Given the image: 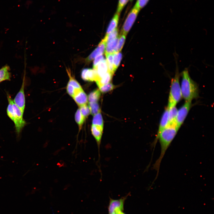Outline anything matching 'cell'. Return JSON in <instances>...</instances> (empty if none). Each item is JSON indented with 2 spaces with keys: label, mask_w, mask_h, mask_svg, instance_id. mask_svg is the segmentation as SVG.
Here are the masks:
<instances>
[{
  "label": "cell",
  "mask_w": 214,
  "mask_h": 214,
  "mask_svg": "<svg viewBox=\"0 0 214 214\" xmlns=\"http://www.w3.org/2000/svg\"><path fill=\"white\" fill-rule=\"evenodd\" d=\"M179 129L175 123L169 124L162 130L158 137L157 141L159 140L160 147V153L159 158L153 166V169L157 171V176L162 159Z\"/></svg>",
  "instance_id": "6da1fadb"
},
{
  "label": "cell",
  "mask_w": 214,
  "mask_h": 214,
  "mask_svg": "<svg viewBox=\"0 0 214 214\" xmlns=\"http://www.w3.org/2000/svg\"><path fill=\"white\" fill-rule=\"evenodd\" d=\"M180 75L182 77L180 88L182 97L185 101H191L199 97L198 85L191 77L188 68H185Z\"/></svg>",
  "instance_id": "7a4b0ae2"
},
{
  "label": "cell",
  "mask_w": 214,
  "mask_h": 214,
  "mask_svg": "<svg viewBox=\"0 0 214 214\" xmlns=\"http://www.w3.org/2000/svg\"><path fill=\"white\" fill-rule=\"evenodd\" d=\"M176 67L175 74L171 81L168 104V108L176 106L182 97L180 82V74L179 72L177 59H176Z\"/></svg>",
  "instance_id": "3957f363"
},
{
  "label": "cell",
  "mask_w": 214,
  "mask_h": 214,
  "mask_svg": "<svg viewBox=\"0 0 214 214\" xmlns=\"http://www.w3.org/2000/svg\"><path fill=\"white\" fill-rule=\"evenodd\" d=\"M12 106L14 111L13 121L15 124V131L17 136L19 137L22 129L26 123L23 118V114L13 101Z\"/></svg>",
  "instance_id": "277c9868"
},
{
  "label": "cell",
  "mask_w": 214,
  "mask_h": 214,
  "mask_svg": "<svg viewBox=\"0 0 214 214\" xmlns=\"http://www.w3.org/2000/svg\"><path fill=\"white\" fill-rule=\"evenodd\" d=\"M140 10L135 5L129 12L124 23L122 34L126 35L134 23Z\"/></svg>",
  "instance_id": "5b68a950"
},
{
  "label": "cell",
  "mask_w": 214,
  "mask_h": 214,
  "mask_svg": "<svg viewBox=\"0 0 214 214\" xmlns=\"http://www.w3.org/2000/svg\"><path fill=\"white\" fill-rule=\"evenodd\" d=\"M191 106V101H185L183 105L177 110L175 123L179 128L183 123Z\"/></svg>",
  "instance_id": "8992f818"
},
{
  "label": "cell",
  "mask_w": 214,
  "mask_h": 214,
  "mask_svg": "<svg viewBox=\"0 0 214 214\" xmlns=\"http://www.w3.org/2000/svg\"><path fill=\"white\" fill-rule=\"evenodd\" d=\"M129 195L128 194L118 199H114L110 198L108 207L109 214H111L118 210L123 211L125 201Z\"/></svg>",
  "instance_id": "52a82bcc"
},
{
  "label": "cell",
  "mask_w": 214,
  "mask_h": 214,
  "mask_svg": "<svg viewBox=\"0 0 214 214\" xmlns=\"http://www.w3.org/2000/svg\"><path fill=\"white\" fill-rule=\"evenodd\" d=\"M24 87V79H23L21 87L13 100V102L20 108L23 114L25 106Z\"/></svg>",
  "instance_id": "ba28073f"
},
{
  "label": "cell",
  "mask_w": 214,
  "mask_h": 214,
  "mask_svg": "<svg viewBox=\"0 0 214 214\" xmlns=\"http://www.w3.org/2000/svg\"><path fill=\"white\" fill-rule=\"evenodd\" d=\"M169 125L168 108L167 107L161 117L158 129L155 139L153 142L152 146L155 148L157 142V139L160 133Z\"/></svg>",
  "instance_id": "9c48e42d"
},
{
  "label": "cell",
  "mask_w": 214,
  "mask_h": 214,
  "mask_svg": "<svg viewBox=\"0 0 214 214\" xmlns=\"http://www.w3.org/2000/svg\"><path fill=\"white\" fill-rule=\"evenodd\" d=\"M103 127L92 125L91 127L92 133L95 139L98 149L99 157H100V150L103 135Z\"/></svg>",
  "instance_id": "30bf717a"
},
{
  "label": "cell",
  "mask_w": 214,
  "mask_h": 214,
  "mask_svg": "<svg viewBox=\"0 0 214 214\" xmlns=\"http://www.w3.org/2000/svg\"><path fill=\"white\" fill-rule=\"evenodd\" d=\"M81 76L82 78L86 81H96L98 79L97 72L94 69H83L81 72Z\"/></svg>",
  "instance_id": "8fae6325"
},
{
  "label": "cell",
  "mask_w": 214,
  "mask_h": 214,
  "mask_svg": "<svg viewBox=\"0 0 214 214\" xmlns=\"http://www.w3.org/2000/svg\"><path fill=\"white\" fill-rule=\"evenodd\" d=\"M106 43L103 40L99 43L97 48L90 54L87 59L88 61L93 59L97 56L102 55L105 51Z\"/></svg>",
  "instance_id": "7c38bea8"
},
{
  "label": "cell",
  "mask_w": 214,
  "mask_h": 214,
  "mask_svg": "<svg viewBox=\"0 0 214 214\" xmlns=\"http://www.w3.org/2000/svg\"><path fill=\"white\" fill-rule=\"evenodd\" d=\"M73 98L80 106L86 104L88 101V97L82 89L76 93Z\"/></svg>",
  "instance_id": "4fadbf2b"
},
{
  "label": "cell",
  "mask_w": 214,
  "mask_h": 214,
  "mask_svg": "<svg viewBox=\"0 0 214 214\" xmlns=\"http://www.w3.org/2000/svg\"><path fill=\"white\" fill-rule=\"evenodd\" d=\"M94 69L97 72L98 76L97 79L101 77L108 71V66L106 60L104 59Z\"/></svg>",
  "instance_id": "5bb4252c"
},
{
  "label": "cell",
  "mask_w": 214,
  "mask_h": 214,
  "mask_svg": "<svg viewBox=\"0 0 214 214\" xmlns=\"http://www.w3.org/2000/svg\"><path fill=\"white\" fill-rule=\"evenodd\" d=\"M10 67L6 64L0 69V82L5 81H9L11 77Z\"/></svg>",
  "instance_id": "9a60e30c"
},
{
  "label": "cell",
  "mask_w": 214,
  "mask_h": 214,
  "mask_svg": "<svg viewBox=\"0 0 214 214\" xmlns=\"http://www.w3.org/2000/svg\"><path fill=\"white\" fill-rule=\"evenodd\" d=\"M120 15L116 12L110 21L107 28L106 35L110 33L117 28L118 25Z\"/></svg>",
  "instance_id": "2e32d148"
},
{
  "label": "cell",
  "mask_w": 214,
  "mask_h": 214,
  "mask_svg": "<svg viewBox=\"0 0 214 214\" xmlns=\"http://www.w3.org/2000/svg\"><path fill=\"white\" fill-rule=\"evenodd\" d=\"M113 75L111 73L108 71L101 77L98 79L96 82L98 87L109 83L111 80Z\"/></svg>",
  "instance_id": "e0dca14e"
},
{
  "label": "cell",
  "mask_w": 214,
  "mask_h": 214,
  "mask_svg": "<svg viewBox=\"0 0 214 214\" xmlns=\"http://www.w3.org/2000/svg\"><path fill=\"white\" fill-rule=\"evenodd\" d=\"M119 36L113 40L106 43L105 49V54H113L117 45Z\"/></svg>",
  "instance_id": "ac0fdd59"
},
{
  "label": "cell",
  "mask_w": 214,
  "mask_h": 214,
  "mask_svg": "<svg viewBox=\"0 0 214 214\" xmlns=\"http://www.w3.org/2000/svg\"><path fill=\"white\" fill-rule=\"evenodd\" d=\"M167 107L168 108L169 124L175 123L178 110L176 106Z\"/></svg>",
  "instance_id": "d6986e66"
},
{
  "label": "cell",
  "mask_w": 214,
  "mask_h": 214,
  "mask_svg": "<svg viewBox=\"0 0 214 214\" xmlns=\"http://www.w3.org/2000/svg\"><path fill=\"white\" fill-rule=\"evenodd\" d=\"M101 95V92L97 89L91 92L88 95V99L89 103L97 102Z\"/></svg>",
  "instance_id": "ffe728a7"
},
{
  "label": "cell",
  "mask_w": 214,
  "mask_h": 214,
  "mask_svg": "<svg viewBox=\"0 0 214 214\" xmlns=\"http://www.w3.org/2000/svg\"><path fill=\"white\" fill-rule=\"evenodd\" d=\"M92 125L103 127V122L101 111L94 115Z\"/></svg>",
  "instance_id": "44dd1931"
},
{
  "label": "cell",
  "mask_w": 214,
  "mask_h": 214,
  "mask_svg": "<svg viewBox=\"0 0 214 214\" xmlns=\"http://www.w3.org/2000/svg\"><path fill=\"white\" fill-rule=\"evenodd\" d=\"M7 97L9 103L7 109V114L9 117L13 121L14 116V111L12 106L13 100L9 95H8Z\"/></svg>",
  "instance_id": "7402d4cb"
},
{
  "label": "cell",
  "mask_w": 214,
  "mask_h": 214,
  "mask_svg": "<svg viewBox=\"0 0 214 214\" xmlns=\"http://www.w3.org/2000/svg\"><path fill=\"white\" fill-rule=\"evenodd\" d=\"M75 117V120L78 125L79 129H80L86 118L82 114L79 108L76 111Z\"/></svg>",
  "instance_id": "603a6c76"
},
{
  "label": "cell",
  "mask_w": 214,
  "mask_h": 214,
  "mask_svg": "<svg viewBox=\"0 0 214 214\" xmlns=\"http://www.w3.org/2000/svg\"><path fill=\"white\" fill-rule=\"evenodd\" d=\"M126 36L121 34V35L119 36L118 42L114 53L120 52L121 50L125 41Z\"/></svg>",
  "instance_id": "cb8c5ba5"
},
{
  "label": "cell",
  "mask_w": 214,
  "mask_h": 214,
  "mask_svg": "<svg viewBox=\"0 0 214 214\" xmlns=\"http://www.w3.org/2000/svg\"><path fill=\"white\" fill-rule=\"evenodd\" d=\"M118 30L116 28L109 34L106 35L103 39L106 43L115 39L118 36Z\"/></svg>",
  "instance_id": "d4e9b609"
},
{
  "label": "cell",
  "mask_w": 214,
  "mask_h": 214,
  "mask_svg": "<svg viewBox=\"0 0 214 214\" xmlns=\"http://www.w3.org/2000/svg\"><path fill=\"white\" fill-rule=\"evenodd\" d=\"M122 58V54L120 52L113 53V65L115 71L119 66Z\"/></svg>",
  "instance_id": "484cf974"
},
{
  "label": "cell",
  "mask_w": 214,
  "mask_h": 214,
  "mask_svg": "<svg viewBox=\"0 0 214 214\" xmlns=\"http://www.w3.org/2000/svg\"><path fill=\"white\" fill-rule=\"evenodd\" d=\"M88 106L90 110V113L92 115H94L100 111L97 102L89 103Z\"/></svg>",
  "instance_id": "4316f807"
},
{
  "label": "cell",
  "mask_w": 214,
  "mask_h": 214,
  "mask_svg": "<svg viewBox=\"0 0 214 214\" xmlns=\"http://www.w3.org/2000/svg\"><path fill=\"white\" fill-rule=\"evenodd\" d=\"M114 88V86L111 83H109L102 85L99 89L103 93H106L112 90Z\"/></svg>",
  "instance_id": "83f0119b"
},
{
  "label": "cell",
  "mask_w": 214,
  "mask_h": 214,
  "mask_svg": "<svg viewBox=\"0 0 214 214\" xmlns=\"http://www.w3.org/2000/svg\"><path fill=\"white\" fill-rule=\"evenodd\" d=\"M68 74L69 76L70 79L68 84L70 85L74 88L77 89H82L80 84L70 74L69 71L67 70Z\"/></svg>",
  "instance_id": "f1b7e54d"
},
{
  "label": "cell",
  "mask_w": 214,
  "mask_h": 214,
  "mask_svg": "<svg viewBox=\"0 0 214 214\" xmlns=\"http://www.w3.org/2000/svg\"><path fill=\"white\" fill-rule=\"evenodd\" d=\"M129 0H119L116 13L120 15L123 9Z\"/></svg>",
  "instance_id": "f546056e"
},
{
  "label": "cell",
  "mask_w": 214,
  "mask_h": 214,
  "mask_svg": "<svg viewBox=\"0 0 214 214\" xmlns=\"http://www.w3.org/2000/svg\"><path fill=\"white\" fill-rule=\"evenodd\" d=\"M82 89H75L71 85L68 84L67 86V92L70 95L73 97L76 93Z\"/></svg>",
  "instance_id": "4dcf8cb0"
},
{
  "label": "cell",
  "mask_w": 214,
  "mask_h": 214,
  "mask_svg": "<svg viewBox=\"0 0 214 214\" xmlns=\"http://www.w3.org/2000/svg\"><path fill=\"white\" fill-rule=\"evenodd\" d=\"M79 109L82 114L85 118L90 114L89 107L86 104L80 106Z\"/></svg>",
  "instance_id": "1f68e13d"
},
{
  "label": "cell",
  "mask_w": 214,
  "mask_h": 214,
  "mask_svg": "<svg viewBox=\"0 0 214 214\" xmlns=\"http://www.w3.org/2000/svg\"><path fill=\"white\" fill-rule=\"evenodd\" d=\"M149 0H137L135 5L139 10L144 7Z\"/></svg>",
  "instance_id": "d6a6232c"
},
{
  "label": "cell",
  "mask_w": 214,
  "mask_h": 214,
  "mask_svg": "<svg viewBox=\"0 0 214 214\" xmlns=\"http://www.w3.org/2000/svg\"><path fill=\"white\" fill-rule=\"evenodd\" d=\"M104 59V57L102 55L98 56L95 57L93 63V68L95 67L100 62Z\"/></svg>",
  "instance_id": "836d02e7"
},
{
  "label": "cell",
  "mask_w": 214,
  "mask_h": 214,
  "mask_svg": "<svg viewBox=\"0 0 214 214\" xmlns=\"http://www.w3.org/2000/svg\"><path fill=\"white\" fill-rule=\"evenodd\" d=\"M123 212L121 211H117L115 213L117 214H122Z\"/></svg>",
  "instance_id": "e575fe53"
},
{
  "label": "cell",
  "mask_w": 214,
  "mask_h": 214,
  "mask_svg": "<svg viewBox=\"0 0 214 214\" xmlns=\"http://www.w3.org/2000/svg\"><path fill=\"white\" fill-rule=\"evenodd\" d=\"M111 214H117L115 212Z\"/></svg>",
  "instance_id": "d590c367"
},
{
  "label": "cell",
  "mask_w": 214,
  "mask_h": 214,
  "mask_svg": "<svg viewBox=\"0 0 214 214\" xmlns=\"http://www.w3.org/2000/svg\"><path fill=\"white\" fill-rule=\"evenodd\" d=\"M130 0V2H132V1H133V0Z\"/></svg>",
  "instance_id": "8d00e7d4"
},
{
  "label": "cell",
  "mask_w": 214,
  "mask_h": 214,
  "mask_svg": "<svg viewBox=\"0 0 214 214\" xmlns=\"http://www.w3.org/2000/svg\"><path fill=\"white\" fill-rule=\"evenodd\" d=\"M122 214H125V213H124L123 212Z\"/></svg>",
  "instance_id": "74e56055"
}]
</instances>
